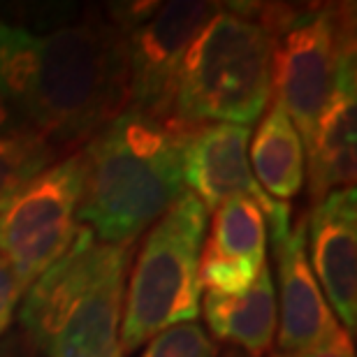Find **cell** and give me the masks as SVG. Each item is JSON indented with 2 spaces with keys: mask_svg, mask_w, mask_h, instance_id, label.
<instances>
[{
  "mask_svg": "<svg viewBox=\"0 0 357 357\" xmlns=\"http://www.w3.org/2000/svg\"><path fill=\"white\" fill-rule=\"evenodd\" d=\"M0 357H42L21 330L7 332L0 339Z\"/></svg>",
  "mask_w": 357,
  "mask_h": 357,
  "instance_id": "cell-20",
  "label": "cell"
},
{
  "mask_svg": "<svg viewBox=\"0 0 357 357\" xmlns=\"http://www.w3.org/2000/svg\"><path fill=\"white\" fill-rule=\"evenodd\" d=\"M357 79L355 52L341 61L334 79L332 96L325 109L306 137V176L313 204L327 192L339 188H355L357 165Z\"/></svg>",
  "mask_w": 357,
  "mask_h": 357,
  "instance_id": "cell-12",
  "label": "cell"
},
{
  "mask_svg": "<svg viewBox=\"0 0 357 357\" xmlns=\"http://www.w3.org/2000/svg\"><path fill=\"white\" fill-rule=\"evenodd\" d=\"M251 128L234 123L190 126L181 149V176L206 211H213L230 197L255 199L267 218L271 241L288 234L292 209L285 202L271 199L251 172L248 162Z\"/></svg>",
  "mask_w": 357,
  "mask_h": 357,
  "instance_id": "cell-9",
  "label": "cell"
},
{
  "mask_svg": "<svg viewBox=\"0 0 357 357\" xmlns=\"http://www.w3.org/2000/svg\"><path fill=\"white\" fill-rule=\"evenodd\" d=\"M82 153L75 151L40 172L0 211V260L28 288L56 265L82 230Z\"/></svg>",
  "mask_w": 357,
  "mask_h": 357,
  "instance_id": "cell-7",
  "label": "cell"
},
{
  "mask_svg": "<svg viewBox=\"0 0 357 357\" xmlns=\"http://www.w3.org/2000/svg\"><path fill=\"white\" fill-rule=\"evenodd\" d=\"M204 204L183 190L155 220L128 271L121 348L135 353L155 334L199 316L197 262L206 234Z\"/></svg>",
  "mask_w": 357,
  "mask_h": 357,
  "instance_id": "cell-5",
  "label": "cell"
},
{
  "mask_svg": "<svg viewBox=\"0 0 357 357\" xmlns=\"http://www.w3.org/2000/svg\"><path fill=\"white\" fill-rule=\"evenodd\" d=\"M132 244H105L86 225L21 299L19 330L42 357H126L121 348Z\"/></svg>",
  "mask_w": 357,
  "mask_h": 357,
  "instance_id": "cell-3",
  "label": "cell"
},
{
  "mask_svg": "<svg viewBox=\"0 0 357 357\" xmlns=\"http://www.w3.org/2000/svg\"><path fill=\"white\" fill-rule=\"evenodd\" d=\"M59 146L35 130L0 137V211L26 188L40 172L56 162Z\"/></svg>",
  "mask_w": 357,
  "mask_h": 357,
  "instance_id": "cell-16",
  "label": "cell"
},
{
  "mask_svg": "<svg viewBox=\"0 0 357 357\" xmlns=\"http://www.w3.org/2000/svg\"><path fill=\"white\" fill-rule=\"evenodd\" d=\"M267 241L269 230L262 206L251 197H230L213 209L202 248L230 260L265 265Z\"/></svg>",
  "mask_w": 357,
  "mask_h": 357,
  "instance_id": "cell-15",
  "label": "cell"
},
{
  "mask_svg": "<svg viewBox=\"0 0 357 357\" xmlns=\"http://www.w3.org/2000/svg\"><path fill=\"white\" fill-rule=\"evenodd\" d=\"M271 38L274 105L306 142L332 96L341 61L355 52L353 7L292 10Z\"/></svg>",
  "mask_w": 357,
  "mask_h": 357,
  "instance_id": "cell-6",
  "label": "cell"
},
{
  "mask_svg": "<svg viewBox=\"0 0 357 357\" xmlns=\"http://www.w3.org/2000/svg\"><path fill=\"white\" fill-rule=\"evenodd\" d=\"M223 357H251V355H246L244 351H239V348H227Z\"/></svg>",
  "mask_w": 357,
  "mask_h": 357,
  "instance_id": "cell-22",
  "label": "cell"
},
{
  "mask_svg": "<svg viewBox=\"0 0 357 357\" xmlns=\"http://www.w3.org/2000/svg\"><path fill=\"white\" fill-rule=\"evenodd\" d=\"M251 172L271 199L283 202L299 195L306 176L304 142L278 105H271L260 119L251 146H248Z\"/></svg>",
  "mask_w": 357,
  "mask_h": 357,
  "instance_id": "cell-14",
  "label": "cell"
},
{
  "mask_svg": "<svg viewBox=\"0 0 357 357\" xmlns=\"http://www.w3.org/2000/svg\"><path fill=\"white\" fill-rule=\"evenodd\" d=\"M220 10L178 70L172 116L181 123L251 126L271 98V33L251 10Z\"/></svg>",
  "mask_w": 357,
  "mask_h": 357,
  "instance_id": "cell-4",
  "label": "cell"
},
{
  "mask_svg": "<svg viewBox=\"0 0 357 357\" xmlns=\"http://www.w3.org/2000/svg\"><path fill=\"white\" fill-rule=\"evenodd\" d=\"M276 262V353H299L323 344L339 330L313 276L306 253V220L290 225L283 239L274 241Z\"/></svg>",
  "mask_w": 357,
  "mask_h": 357,
  "instance_id": "cell-11",
  "label": "cell"
},
{
  "mask_svg": "<svg viewBox=\"0 0 357 357\" xmlns=\"http://www.w3.org/2000/svg\"><path fill=\"white\" fill-rule=\"evenodd\" d=\"M309 265L344 330H357V195L355 188L327 192L306 220Z\"/></svg>",
  "mask_w": 357,
  "mask_h": 357,
  "instance_id": "cell-10",
  "label": "cell"
},
{
  "mask_svg": "<svg viewBox=\"0 0 357 357\" xmlns=\"http://www.w3.org/2000/svg\"><path fill=\"white\" fill-rule=\"evenodd\" d=\"M28 290V285L14 274L7 262L0 260V339L10 332L12 320Z\"/></svg>",
  "mask_w": 357,
  "mask_h": 357,
  "instance_id": "cell-18",
  "label": "cell"
},
{
  "mask_svg": "<svg viewBox=\"0 0 357 357\" xmlns=\"http://www.w3.org/2000/svg\"><path fill=\"white\" fill-rule=\"evenodd\" d=\"M188 123L126 107L79 149V223L105 244H132L185 190L181 149Z\"/></svg>",
  "mask_w": 357,
  "mask_h": 357,
  "instance_id": "cell-2",
  "label": "cell"
},
{
  "mask_svg": "<svg viewBox=\"0 0 357 357\" xmlns=\"http://www.w3.org/2000/svg\"><path fill=\"white\" fill-rule=\"evenodd\" d=\"M0 96L54 146L84 144L128 107V49L116 24L33 35L0 21Z\"/></svg>",
  "mask_w": 357,
  "mask_h": 357,
  "instance_id": "cell-1",
  "label": "cell"
},
{
  "mask_svg": "<svg viewBox=\"0 0 357 357\" xmlns=\"http://www.w3.org/2000/svg\"><path fill=\"white\" fill-rule=\"evenodd\" d=\"M220 7L218 3L174 0L137 3L116 10V26L128 49V107L169 119L183 56Z\"/></svg>",
  "mask_w": 357,
  "mask_h": 357,
  "instance_id": "cell-8",
  "label": "cell"
},
{
  "mask_svg": "<svg viewBox=\"0 0 357 357\" xmlns=\"http://www.w3.org/2000/svg\"><path fill=\"white\" fill-rule=\"evenodd\" d=\"M199 309L218 341H225L230 348H239L251 357L271 353L276 334V288L269 265L262 267L246 292L234 297L206 292Z\"/></svg>",
  "mask_w": 357,
  "mask_h": 357,
  "instance_id": "cell-13",
  "label": "cell"
},
{
  "mask_svg": "<svg viewBox=\"0 0 357 357\" xmlns=\"http://www.w3.org/2000/svg\"><path fill=\"white\" fill-rule=\"evenodd\" d=\"M269 357H355V344L353 337L344 327H339L330 339L323 344L299 353H269Z\"/></svg>",
  "mask_w": 357,
  "mask_h": 357,
  "instance_id": "cell-19",
  "label": "cell"
},
{
  "mask_svg": "<svg viewBox=\"0 0 357 357\" xmlns=\"http://www.w3.org/2000/svg\"><path fill=\"white\" fill-rule=\"evenodd\" d=\"M24 130H31L24 116H21L19 109L10 100H5L0 96V137H3V135H12V132H24Z\"/></svg>",
  "mask_w": 357,
  "mask_h": 357,
  "instance_id": "cell-21",
  "label": "cell"
},
{
  "mask_svg": "<svg viewBox=\"0 0 357 357\" xmlns=\"http://www.w3.org/2000/svg\"><path fill=\"white\" fill-rule=\"evenodd\" d=\"M139 357H218V346L202 325L190 320L155 334Z\"/></svg>",
  "mask_w": 357,
  "mask_h": 357,
  "instance_id": "cell-17",
  "label": "cell"
}]
</instances>
